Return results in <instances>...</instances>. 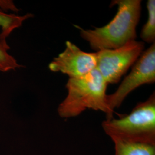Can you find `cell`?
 Wrapping results in <instances>:
<instances>
[{
    "label": "cell",
    "instance_id": "1",
    "mask_svg": "<svg viewBox=\"0 0 155 155\" xmlns=\"http://www.w3.org/2000/svg\"><path fill=\"white\" fill-rule=\"evenodd\" d=\"M140 0H116L111 5H117L118 10L113 19L102 27L79 30L80 36L89 43L91 49L97 52L103 50L116 49L128 42L136 40V27L141 10Z\"/></svg>",
    "mask_w": 155,
    "mask_h": 155
},
{
    "label": "cell",
    "instance_id": "2",
    "mask_svg": "<svg viewBox=\"0 0 155 155\" xmlns=\"http://www.w3.org/2000/svg\"><path fill=\"white\" fill-rule=\"evenodd\" d=\"M107 85L97 68L80 77L69 78L66 85L68 94L59 105L58 114L63 118H68L90 109L104 112L106 120H110L106 104Z\"/></svg>",
    "mask_w": 155,
    "mask_h": 155
},
{
    "label": "cell",
    "instance_id": "3",
    "mask_svg": "<svg viewBox=\"0 0 155 155\" xmlns=\"http://www.w3.org/2000/svg\"><path fill=\"white\" fill-rule=\"evenodd\" d=\"M104 130L114 143L125 142L155 145V94L139 102L131 113L120 119L102 123Z\"/></svg>",
    "mask_w": 155,
    "mask_h": 155
},
{
    "label": "cell",
    "instance_id": "4",
    "mask_svg": "<svg viewBox=\"0 0 155 155\" xmlns=\"http://www.w3.org/2000/svg\"><path fill=\"white\" fill-rule=\"evenodd\" d=\"M144 47L143 42L133 40L116 49L98 51L95 52L96 68L107 84L118 83L137 61Z\"/></svg>",
    "mask_w": 155,
    "mask_h": 155
},
{
    "label": "cell",
    "instance_id": "5",
    "mask_svg": "<svg viewBox=\"0 0 155 155\" xmlns=\"http://www.w3.org/2000/svg\"><path fill=\"white\" fill-rule=\"evenodd\" d=\"M155 82V43L141 54L134 64L130 72L127 75L116 91L106 95V104L111 118L116 108L119 107L127 95L145 84Z\"/></svg>",
    "mask_w": 155,
    "mask_h": 155
},
{
    "label": "cell",
    "instance_id": "6",
    "mask_svg": "<svg viewBox=\"0 0 155 155\" xmlns=\"http://www.w3.org/2000/svg\"><path fill=\"white\" fill-rule=\"evenodd\" d=\"M96 54L81 50L70 41L66 42L64 50L48 65L52 72L67 74L69 78L80 77L96 68Z\"/></svg>",
    "mask_w": 155,
    "mask_h": 155
},
{
    "label": "cell",
    "instance_id": "7",
    "mask_svg": "<svg viewBox=\"0 0 155 155\" xmlns=\"http://www.w3.org/2000/svg\"><path fill=\"white\" fill-rule=\"evenodd\" d=\"M33 16L31 13L24 15H17L14 13H7L0 11V26L20 20H27ZM10 46L7 41H0V72L15 71L22 67L16 58L9 54Z\"/></svg>",
    "mask_w": 155,
    "mask_h": 155
},
{
    "label": "cell",
    "instance_id": "8",
    "mask_svg": "<svg viewBox=\"0 0 155 155\" xmlns=\"http://www.w3.org/2000/svg\"><path fill=\"white\" fill-rule=\"evenodd\" d=\"M115 155H155V145L150 144L116 142Z\"/></svg>",
    "mask_w": 155,
    "mask_h": 155
},
{
    "label": "cell",
    "instance_id": "9",
    "mask_svg": "<svg viewBox=\"0 0 155 155\" xmlns=\"http://www.w3.org/2000/svg\"><path fill=\"white\" fill-rule=\"evenodd\" d=\"M148 20L141 29L140 37L148 43H155V1L148 0L147 3Z\"/></svg>",
    "mask_w": 155,
    "mask_h": 155
},
{
    "label": "cell",
    "instance_id": "10",
    "mask_svg": "<svg viewBox=\"0 0 155 155\" xmlns=\"http://www.w3.org/2000/svg\"><path fill=\"white\" fill-rule=\"evenodd\" d=\"M0 11L7 13L16 14L19 9L12 0H0Z\"/></svg>",
    "mask_w": 155,
    "mask_h": 155
}]
</instances>
